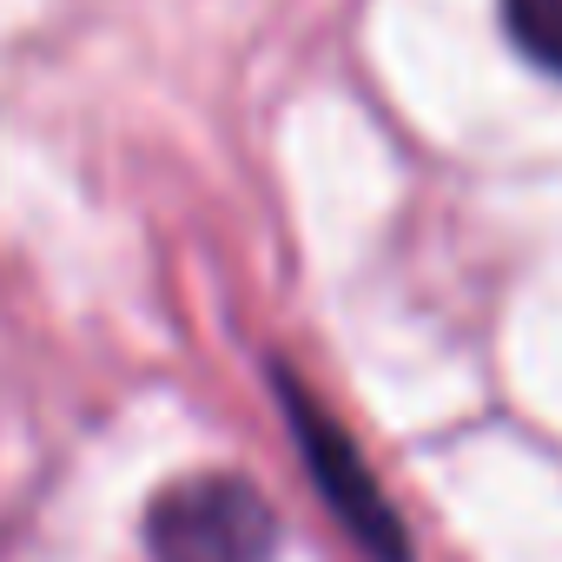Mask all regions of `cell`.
<instances>
[{"instance_id":"obj_1","label":"cell","mask_w":562,"mask_h":562,"mask_svg":"<svg viewBox=\"0 0 562 562\" xmlns=\"http://www.w3.org/2000/svg\"><path fill=\"white\" fill-rule=\"evenodd\" d=\"M146 549H153V562H271L278 522L245 476L205 470V476H179L172 490L153 496Z\"/></svg>"},{"instance_id":"obj_2","label":"cell","mask_w":562,"mask_h":562,"mask_svg":"<svg viewBox=\"0 0 562 562\" xmlns=\"http://www.w3.org/2000/svg\"><path fill=\"white\" fill-rule=\"evenodd\" d=\"M278 397H285V417H292V437H299V450H305V470H312L318 496H325L331 516L358 536V549H364L371 562H411V536H404L391 496L378 490V476H371V463L351 450V437L331 424V411H325L292 371H278Z\"/></svg>"},{"instance_id":"obj_3","label":"cell","mask_w":562,"mask_h":562,"mask_svg":"<svg viewBox=\"0 0 562 562\" xmlns=\"http://www.w3.org/2000/svg\"><path fill=\"white\" fill-rule=\"evenodd\" d=\"M503 21L516 34V47L562 80V0H503Z\"/></svg>"}]
</instances>
